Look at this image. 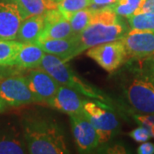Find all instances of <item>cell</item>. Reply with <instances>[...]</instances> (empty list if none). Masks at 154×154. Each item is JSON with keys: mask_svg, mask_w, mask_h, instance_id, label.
I'll use <instances>...</instances> for the list:
<instances>
[{"mask_svg": "<svg viewBox=\"0 0 154 154\" xmlns=\"http://www.w3.org/2000/svg\"><path fill=\"white\" fill-rule=\"evenodd\" d=\"M57 2H59V0H57Z\"/></svg>", "mask_w": 154, "mask_h": 154, "instance_id": "30", "label": "cell"}, {"mask_svg": "<svg viewBox=\"0 0 154 154\" xmlns=\"http://www.w3.org/2000/svg\"><path fill=\"white\" fill-rule=\"evenodd\" d=\"M23 43L17 39H0V65L15 66V61Z\"/></svg>", "mask_w": 154, "mask_h": 154, "instance_id": "19", "label": "cell"}, {"mask_svg": "<svg viewBox=\"0 0 154 154\" xmlns=\"http://www.w3.org/2000/svg\"><path fill=\"white\" fill-rule=\"evenodd\" d=\"M142 0H118L110 7L118 16L128 18L135 14Z\"/></svg>", "mask_w": 154, "mask_h": 154, "instance_id": "23", "label": "cell"}, {"mask_svg": "<svg viewBox=\"0 0 154 154\" xmlns=\"http://www.w3.org/2000/svg\"><path fill=\"white\" fill-rule=\"evenodd\" d=\"M82 112L98 133L99 145L108 142L119 126L116 116L109 110V105L99 100L85 99Z\"/></svg>", "mask_w": 154, "mask_h": 154, "instance_id": "5", "label": "cell"}, {"mask_svg": "<svg viewBox=\"0 0 154 154\" xmlns=\"http://www.w3.org/2000/svg\"><path fill=\"white\" fill-rule=\"evenodd\" d=\"M26 77L36 102L46 103L55 95L60 86L53 77L40 68L32 69Z\"/></svg>", "mask_w": 154, "mask_h": 154, "instance_id": "12", "label": "cell"}, {"mask_svg": "<svg viewBox=\"0 0 154 154\" xmlns=\"http://www.w3.org/2000/svg\"><path fill=\"white\" fill-rule=\"evenodd\" d=\"M28 152L32 154L69 153L63 129L55 119L45 113H26L21 120Z\"/></svg>", "mask_w": 154, "mask_h": 154, "instance_id": "1", "label": "cell"}, {"mask_svg": "<svg viewBox=\"0 0 154 154\" xmlns=\"http://www.w3.org/2000/svg\"><path fill=\"white\" fill-rule=\"evenodd\" d=\"M38 68L47 72L62 86L72 88L77 93L94 100L96 99L105 104H109V99L103 94V92L84 82L82 79L76 75L71 68L67 64V62L59 57L45 53Z\"/></svg>", "mask_w": 154, "mask_h": 154, "instance_id": "3", "label": "cell"}, {"mask_svg": "<svg viewBox=\"0 0 154 154\" xmlns=\"http://www.w3.org/2000/svg\"><path fill=\"white\" fill-rule=\"evenodd\" d=\"M126 50L127 58L146 59L154 55V32L129 30L121 38Z\"/></svg>", "mask_w": 154, "mask_h": 154, "instance_id": "8", "label": "cell"}, {"mask_svg": "<svg viewBox=\"0 0 154 154\" xmlns=\"http://www.w3.org/2000/svg\"><path fill=\"white\" fill-rule=\"evenodd\" d=\"M44 29L38 40L66 38L73 36L69 21L63 17L58 9L51 10L44 14Z\"/></svg>", "mask_w": 154, "mask_h": 154, "instance_id": "13", "label": "cell"}, {"mask_svg": "<svg viewBox=\"0 0 154 154\" xmlns=\"http://www.w3.org/2000/svg\"><path fill=\"white\" fill-rule=\"evenodd\" d=\"M25 18L24 12L15 0H0V39H17Z\"/></svg>", "mask_w": 154, "mask_h": 154, "instance_id": "9", "label": "cell"}, {"mask_svg": "<svg viewBox=\"0 0 154 154\" xmlns=\"http://www.w3.org/2000/svg\"><path fill=\"white\" fill-rule=\"evenodd\" d=\"M78 94L72 88L60 85L55 95L46 104L69 116L80 114L82 113L85 99H82Z\"/></svg>", "mask_w": 154, "mask_h": 154, "instance_id": "14", "label": "cell"}, {"mask_svg": "<svg viewBox=\"0 0 154 154\" xmlns=\"http://www.w3.org/2000/svg\"><path fill=\"white\" fill-rule=\"evenodd\" d=\"M45 54L38 45L24 44L17 54L14 65L20 69L38 68Z\"/></svg>", "mask_w": 154, "mask_h": 154, "instance_id": "17", "label": "cell"}, {"mask_svg": "<svg viewBox=\"0 0 154 154\" xmlns=\"http://www.w3.org/2000/svg\"><path fill=\"white\" fill-rule=\"evenodd\" d=\"M137 152L140 154H153L154 144L151 142H143L138 147Z\"/></svg>", "mask_w": 154, "mask_h": 154, "instance_id": "28", "label": "cell"}, {"mask_svg": "<svg viewBox=\"0 0 154 154\" xmlns=\"http://www.w3.org/2000/svg\"><path fill=\"white\" fill-rule=\"evenodd\" d=\"M6 106H7L6 103L4 101V99H2V97L0 96V113L5 110Z\"/></svg>", "mask_w": 154, "mask_h": 154, "instance_id": "29", "label": "cell"}, {"mask_svg": "<svg viewBox=\"0 0 154 154\" xmlns=\"http://www.w3.org/2000/svg\"><path fill=\"white\" fill-rule=\"evenodd\" d=\"M87 55L107 72H113L124 63L127 53L122 39L98 45L88 49Z\"/></svg>", "mask_w": 154, "mask_h": 154, "instance_id": "7", "label": "cell"}, {"mask_svg": "<svg viewBox=\"0 0 154 154\" xmlns=\"http://www.w3.org/2000/svg\"><path fill=\"white\" fill-rule=\"evenodd\" d=\"M44 15L25 18L19 28L17 40L23 44H36L44 29Z\"/></svg>", "mask_w": 154, "mask_h": 154, "instance_id": "16", "label": "cell"}, {"mask_svg": "<svg viewBox=\"0 0 154 154\" xmlns=\"http://www.w3.org/2000/svg\"><path fill=\"white\" fill-rule=\"evenodd\" d=\"M133 116L140 126L146 128L151 133L152 137L154 138V114H143L138 112L137 114H134Z\"/></svg>", "mask_w": 154, "mask_h": 154, "instance_id": "24", "label": "cell"}, {"mask_svg": "<svg viewBox=\"0 0 154 154\" xmlns=\"http://www.w3.org/2000/svg\"><path fill=\"white\" fill-rule=\"evenodd\" d=\"M27 151L22 125L10 120L0 121V154H22Z\"/></svg>", "mask_w": 154, "mask_h": 154, "instance_id": "11", "label": "cell"}, {"mask_svg": "<svg viewBox=\"0 0 154 154\" xmlns=\"http://www.w3.org/2000/svg\"><path fill=\"white\" fill-rule=\"evenodd\" d=\"M94 10L88 7L74 13L69 18V23L71 25L73 36L82 33L84 29L88 28L91 23L94 17Z\"/></svg>", "mask_w": 154, "mask_h": 154, "instance_id": "20", "label": "cell"}, {"mask_svg": "<svg viewBox=\"0 0 154 154\" xmlns=\"http://www.w3.org/2000/svg\"><path fill=\"white\" fill-rule=\"evenodd\" d=\"M22 8L26 17L44 15L47 11L57 9V0H15Z\"/></svg>", "mask_w": 154, "mask_h": 154, "instance_id": "18", "label": "cell"}, {"mask_svg": "<svg viewBox=\"0 0 154 154\" xmlns=\"http://www.w3.org/2000/svg\"><path fill=\"white\" fill-rule=\"evenodd\" d=\"M128 31L125 22L110 6L94 10L93 20L88 28L74 36L76 44L74 57L93 46L121 39Z\"/></svg>", "mask_w": 154, "mask_h": 154, "instance_id": "2", "label": "cell"}, {"mask_svg": "<svg viewBox=\"0 0 154 154\" xmlns=\"http://www.w3.org/2000/svg\"><path fill=\"white\" fill-rule=\"evenodd\" d=\"M117 1H118V0H117Z\"/></svg>", "mask_w": 154, "mask_h": 154, "instance_id": "31", "label": "cell"}, {"mask_svg": "<svg viewBox=\"0 0 154 154\" xmlns=\"http://www.w3.org/2000/svg\"><path fill=\"white\" fill-rule=\"evenodd\" d=\"M124 92L129 105L137 112L154 114V68L134 70Z\"/></svg>", "mask_w": 154, "mask_h": 154, "instance_id": "4", "label": "cell"}, {"mask_svg": "<svg viewBox=\"0 0 154 154\" xmlns=\"http://www.w3.org/2000/svg\"><path fill=\"white\" fill-rule=\"evenodd\" d=\"M152 13L154 14V0H142L140 7L135 13Z\"/></svg>", "mask_w": 154, "mask_h": 154, "instance_id": "26", "label": "cell"}, {"mask_svg": "<svg viewBox=\"0 0 154 154\" xmlns=\"http://www.w3.org/2000/svg\"><path fill=\"white\" fill-rule=\"evenodd\" d=\"M0 96L6 105L13 107L36 102V99L28 86L27 77L11 75L0 80Z\"/></svg>", "mask_w": 154, "mask_h": 154, "instance_id": "6", "label": "cell"}, {"mask_svg": "<svg viewBox=\"0 0 154 154\" xmlns=\"http://www.w3.org/2000/svg\"><path fill=\"white\" fill-rule=\"evenodd\" d=\"M92 4L90 8L98 10V9H102L105 7H109L114 5L117 2V0H91Z\"/></svg>", "mask_w": 154, "mask_h": 154, "instance_id": "27", "label": "cell"}, {"mask_svg": "<svg viewBox=\"0 0 154 154\" xmlns=\"http://www.w3.org/2000/svg\"><path fill=\"white\" fill-rule=\"evenodd\" d=\"M128 21L133 30L154 32V14L152 13H135L128 17Z\"/></svg>", "mask_w": 154, "mask_h": 154, "instance_id": "21", "label": "cell"}, {"mask_svg": "<svg viewBox=\"0 0 154 154\" xmlns=\"http://www.w3.org/2000/svg\"><path fill=\"white\" fill-rule=\"evenodd\" d=\"M129 136L132 138L134 140L139 143H143L147 141L150 138H152L151 133L149 130L143 126H140L133 129L131 132L129 133Z\"/></svg>", "mask_w": 154, "mask_h": 154, "instance_id": "25", "label": "cell"}, {"mask_svg": "<svg viewBox=\"0 0 154 154\" xmlns=\"http://www.w3.org/2000/svg\"><path fill=\"white\" fill-rule=\"evenodd\" d=\"M36 45H38L45 53L57 56L65 62L74 58V52L76 48L74 36L66 38L38 40Z\"/></svg>", "mask_w": 154, "mask_h": 154, "instance_id": "15", "label": "cell"}, {"mask_svg": "<svg viewBox=\"0 0 154 154\" xmlns=\"http://www.w3.org/2000/svg\"><path fill=\"white\" fill-rule=\"evenodd\" d=\"M69 116L72 132L79 151L82 152H88L98 147L99 146L98 133L84 113Z\"/></svg>", "mask_w": 154, "mask_h": 154, "instance_id": "10", "label": "cell"}, {"mask_svg": "<svg viewBox=\"0 0 154 154\" xmlns=\"http://www.w3.org/2000/svg\"><path fill=\"white\" fill-rule=\"evenodd\" d=\"M91 0H59L57 9L69 20L74 13L91 6Z\"/></svg>", "mask_w": 154, "mask_h": 154, "instance_id": "22", "label": "cell"}]
</instances>
